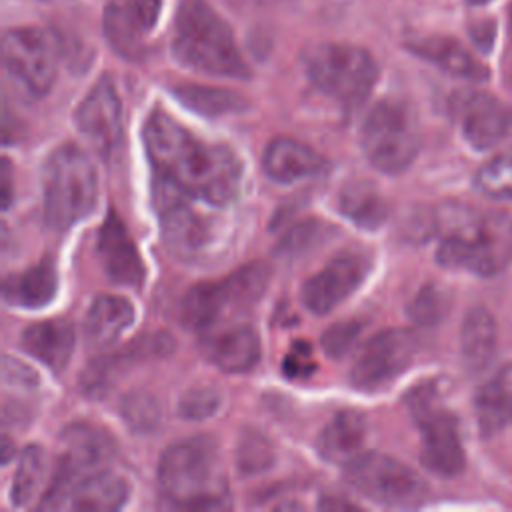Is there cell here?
<instances>
[{
    "instance_id": "cell-13",
    "label": "cell",
    "mask_w": 512,
    "mask_h": 512,
    "mask_svg": "<svg viewBox=\"0 0 512 512\" xmlns=\"http://www.w3.org/2000/svg\"><path fill=\"white\" fill-rule=\"evenodd\" d=\"M410 404L422 434V464L438 476L450 478L460 474L464 470L466 458L458 418L450 410L434 404L430 394L418 392Z\"/></svg>"
},
{
    "instance_id": "cell-3",
    "label": "cell",
    "mask_w": 512,
    "mask_h": 512,
    "mask_svg": "<svg viewBox=\"0 0 512 512\" xmlns=\"http://www.w3.org/2000/svg\"><path fill=\"white\" fill-rule=\"evenodd\" d=\"M158 486L162 496L178 508L228 506V482L216 440L190 436L170 444L158 462Z\"/></svg>"
},
{
    "instance_id": "cell-21",
    "label": "cell",
    "mask_w": 512,
    "mask_h": 512,
    "mask_svg": "<svg viewBox=\"0 0 512 512\" xmlns=\"http://www.w3.org/2000/svg\"><path fill=\"white\" fill-rule=\"evenodd\" d=\"M74 326L64 318H52L34 322L24 328L20 336V346L26 354L36 358L40 364L60 374L74 352Z\"/></svg>"
},
{
    "instance_id": "cell-31",
    "label": "cell",
    "mask_w": 512,
    "mask_h": 512,
    "mask_svg": "<svg viewBox=\"0 0 512 512\" xmlns=\"http://www.w3.org/2000/svg\"><path fill=\"white\" fill-rule=\"evenodd\" d=\"M174 96L190 110L202 116H224L242 112L248 102L232 90L216 88V86H202V84H178Z\"/></svg>"
},
{
    "instance_id": "cell-6",
    "label": "cell",
    "mask_w": 512,
    "mask_h": 512,
    "mask_svg": "<svg viewBox=\"0 0 512 512\" xmlns=\"http://www.w3.org/2000/svg\"><path fill=\"white\" fill-rule=\"evenodd\" d=\"M308 80L326 96L354 108L366 100L378 80L370 52L352 44L320 42L304 52Z\"/></svg>"
},
{
    "instance_id": "cell-1",
    "label": "cell",
    "mask_w": 512,
    "mask_h": 512,
    "mask_svg": "<svg viewBox=\"0 0 512 512\" xmlns=\"http://www.w3.org/2000/svg\"><path fill=\"white\" fill-rule=\"evenodd\" d=\"M142 136L156 176L188 198L212 206H226L238 198L242 162L226 144L200 140L164 110L150 112Z\"/></svg>"
},
{
    "instance_id": "cell-15",
    "label": "cell",
    "mask_w": 512,
    "mask_h": 512,
    "mask_svg": "<svg viewBox=\"0 0 512 512\" xmlns=\"http://www.w3.org/2000/svg\"><path fill=\"white\" fill-rule=\"evenodd\" d=\"M370 256L360 250H346L326 262L302 286V302L312 314H328L352 296L370 274Z\"/></svg>"
},
{
    "instance_id": "cell-36",
    "label": "cell",
    "mask_w": 512,
    "mask_h": 512,
    "mask_svg": "<svg viewBox=\"0 0 512 512\" xmlns=\"http://www.w3.org/2000/svg\"><path fill=\"white\" fill-rule=\"evenodd\" d=\"M362 328H364V324L360 320H344V322H336V324L328 326L320 338L322 350L330 358L346 356L358 342Z\"/></svg>"
},
{
    "instance_id": "cell-7",
    "label": "cell",
    "mask_w": 512,
    "mask_h": 512,
    "mask_svg": "<svg viewBox=\"0 0 512 512\" xmlns=\"http://www.w3.org/2000/svg\"><path fill=\"white\" fill-rule=\"evenodd\" d=\"M360 148L378 172L398 174L406 170L420 150L412 112L400 102H378L362 122Z\"/></svg>"
},
{
    "instance_id": "cell-17",
    "label": "cell",
    "mask_w": 512,
    "mask_h": 512,
    "mask_svg": "<svg viewBox=\"0 0 512 512\" xmlns=\"http://www.w3.org/2000/svg\"><path fill=\"white\" fill-rule=\"evenodd\" d=\"M74 122L92 150L110 158L122 140V102L108 76L100 78L76 106Z\"/></svg>"
},
{
    "instance_id": "cell-29",
    "label": "cell",
    "mask_w": 512,
    "mask_h": 512,
    "mask_svg": "<svg viewBox=\"0 0 512 512\" xmlns=\"http://www.w3.org/2000/svg\"><path fill=\"white\" fill-rule=\"evenodd\" d=\"M462 360L470 372H480L496 352V324L488 310L476 306L464 316L460 330Z\"/></svg>"
},
{
    "instance_id": "cell-20",
    "label": "cell",
    "mask_w": 512,
    "mask_h": 512,
    "mask_svg": "<svg viewBox=\"0 0 512 512\" xmlns=\"http://www.w3.org/2000/svg\"><path fill=\"white\" fill-rule=\"evenodd\" d=\"M128 498V484L114 472L104 468L84 474L74 480L64 498L60 510L80 512H110L124 506Z\"/></svg>"
},
{
    "instance_id": "cell-16",
    "label": "cell",
    "mask_w": 512,
    "mask_h": 512,
    "mask_svg": "<svg viewBox=\"0 0 512 512\" xmlns=\"http://www.w3.org/2000/svg\"><path fill=\"white\" fill-rule=\"evenodd\" d=\"M450 114L464 140L476 150L496 146L512 124V112L496 96L472 88L456 90L450 96Z\"/></svg>"
},
{
    "instance_id": "cell-41",
    "label": "cell",
    "mask_w": 512,
    "mask_h": 512,
    "mask_svg": "<svg viewBox=\"0 0 512 512\" xmlns=\"http://www.w3.org/2000/svg\"><path fill=\"white\" fill-rule=\"evenodd\" d=\"M470 32H472L474 40L482 46V50H488L492 46V38H494V24L492 22H480Z\"/></svg>"
},
{
    "instance_id": "cell-40",
    "label": "cell",
    "mask_w": 512,
    "mask_h": 512,
    "mask_svg": "<svg viewBox=\"0 0 512 512\" xmlns=\"http://www.w3.org/2000/svg\"><path fill=\"white\" fill-rule=\"evenodd\" d=\"M314 360H312V354H310V346L308 344H294L292 350L286 354L284 358V374L290 376V378H304L308 376L310 372H314Z\"/></svg>"
},
{
    "instance_id": "cell-2",
    "label": "cell",
    "mask_w": 512,
    "mask_h": 512,
    "mask_svg": "<svg viewBox=\"0 0 512 512\" xmlns=\"http://www.w3.org/2000/svg\"><path fill=\"white\" fill-rule=\"evenodd\" d=\"M436 260L480 276L500 274L512 262V218L500 210L448 206L438 214Z\"/></svg>"
},
{
    "instance_id": "cell-10",
    "label": "cell",
    "mask_w": 512,
    "mask_h": 512,
    "mask_svg": "<svg viewBox=\"0 0 512 512\" xmlns=\"http://www.w3.org/2000/svg\"><path fill=\"white\" fill-rule=\"evenodd\" d=\"M186 198L184 192L158 176L154 204L160 218L162 240L174 258L196 262L210 252L218 240V230L214 220L192 210Z\"/></svg>"
},
{
    "instance_id": "cell-44",
    "label": "cell",
    "mask_w": 512,
    "mask_h": 512,
    "mask_svg": "<svg viewBox=\"0 0 512 512\" xmlns=\"http://www.w3.org/2000/svg\"><path fill=\"white\" fill-rule=\"evenodd\" d=\"M470 4H486V2H490V0H468Z\"/></svg>"
},
{
    "instance_id": "cell-14",
    "label": "cell",
    "mask_w": 512,
    "mask_h": 512,
    "mask_svg": "<svg viewBox=\"0 0 512 512\" xmlns=\"http://www.w3.org/2000/svg\"><path fill=\"white\" fill-rule=\"evenodd\" d=\"M418 342L406 328H388L374 334L356 358L350 382L358 390H378L398 378L414 360Z\"/></svg>"
},
{
    "instance_id": "cell-12",
    "label": "cell",
    "mask_w": 512,
    "mask_h": 512,
    "mask_svg": "<svg viewBox=\"0 0 512 512\" xmlns=\"http://www.w3.org/2000/svg\"><path fill=\"white\" fill-rule=\"evenodd\" d=\"M62 456L40 508L60 510L68 486L84 474L96 472L112 456V440L92 424L76 422L62 430Z\"/></svg>"
},
{
    "instance_id": "cell-34",
    "label": "cell",
    "mask_w": 512,
    "mask_h": 512,
    "mask_svg": "<svg viewBox=\"0 0 512 512\" xmlns=\"http://www.w3.org/2000/svg\"><path fill=\"white\" fill-rule=\"evenodd\" d=\"M332 232V228L326 222L320 220H304L300 224H296L278 244V254L288 258V256H298L302 252H308L310 248L318 246L324 238H328Z\"/></svg>"
},
{
    "instance_id": "cell-5",
    "label": "cell",
    "mask_w": 512,
    "mask_h": 512,
    "mask_svg": "<svg viewBox=\"0 0 512 512\" xmlns=\"http://www.w3.org/2000/svg\"><path fill=\"white\" fill-rule=\"evenodd\" d=\"M42 184L44 222L54 230H68L96 206V168L88 154L74 144H62L46 158Z\"/></svg>"
},
{
    "instance_id": "cell-18",
    "label": "cell",
    "mask_w": 512,
    "mask_h": 512,
    "mask_svg": "<svg viewBox=\"0 0 512 512\" xmlns=\"http://www.w3.org/2000/svg\"><path fill=\"white\" fill-rule=\"evenodd\" d=\"M162 0H112L104 8L102 30L110 48L126 60H138L154 30Z\"/></svg>"
},
{
    "instance_id": "cell-45",
    "label": "cell",
    "mask_w": 512,
    "mask_h": 512,
    "mask_svg": "<svg viewBox=\"0 0 512 512\" xmlns=\"http://www.w3.org/2000/svg\"><path fill=\"white\" fill-rule=\"evenodd\" d=\"M510 34H512V2H510Z\"/></svg>"
},
{
    "instance_id": "cell-26",
    "label": "cell",
    "mask_w": 512,
    "mask_h": 512,
    "mask_svg": "<svg viewBox=\"0 0 512 512\" xmlns=\"http://www.w3.org/2000/svg\"><path fill=\"white\" fill-rule=\"evenodd\" d=\"M134 320V308L128 298L118 294H100L92 300L86 320L84 338L94 350L116 342Z\"/></svg>"
},
{
    "instance_id": "cell-32",
    "label": "cell",
    "mask_w": 512,
    "mask_h": 512,
    "mask_svg": "<svg viewBox=\"0 0 512 512\" xmlns=\"http://www.w3.org/2000/svg\"><path fill=\"white\" fill-rule=\"evenodd\" d=\"M46 470H48V464H46L44 450L36 444L26 446L18 458L16 472L10 486V500L14 506H26L36 496V492L44 482Z\"/></svg>"
},
{
    "instance_id": "cell-8",
    "label": "cell",
    "mask_w": 512,
    "mask_h": 512,
    "mask_svg": "<svg viewBox=\"0 0 512 512\" xmlns=\"http://www.w3.org/2000/svg\"><path fill=\"white\" fill-rule=\"evenodd\" d=\"M270 278L264 262H252L228 278L216 282H200L192 286L180 306L182 322L192 330H202L214 322L228 308H242L260 298Z\"/></svg>"
},
{
    "instance_id": "cell-42",
    "label": "cell",
    "mask_w": 512,
    "mask_h": 512,
    "mask_svg": "<svg viewBox=\"0 0 512 512\" xmlns=\"http://www.w3.org/2000/svg\"><path fill=\"white\" fill-rule=\"evenodd\" d=\"M2 194H4V208H8L10 204V164L8 160H4V166H2Z\"/></svg>"
},
{
    "instance_id": "cell-28",
    "label": "cell",
    "mask_w": 512,
    "mask_h": 512,
    "mask_svg": "<svg viewBox=\"0 0 512 512\" xmlns=\"http://www.w3.org/2000/svg\"><path fill=\"white\" fill-rule=\"evenodd\" d=\"M476 418L484 434L512 424V362L500 368L476 394Z\"/></svg>"
},
{
    "instance_id": "cell-38",
    "label": "cell",
    "mask_w": 512,
    "mask_h": 512,
    "mask_svg": "<svg viewBox=\"0 0 512 512\" xmlns=\"http://www.w3.org/2000/svg\"><path fill=\"white\" fill-rule=\"evenodd\" d=\"M124 420L136 430H152L158 424V404L148 394H130L122 402Z\"/></svg>"
},
{
    "instance_id": "cell-35",
    "label": "cell",
    "mask_w": 512,
    "mask_h": 512,
    "mask_svg": "<svg viewBox=\"0 0 512 512\" xmlns=\"http://www.w3.org/2000/svg\"><path fill=\"white\" fill-rule=\"evenodd\" d=\"M222 404V392L214 386H200L188 390L180 398L178 412L186 420H204L210 418Z\"/></svg>"
},
{
    "instance_id": "cell-11",
    "label": "cell",
    "mask_w": 512,
    "mask_h": 512,
    "mask_svg": "<svg viewBox=\"0 0 512 512\" xmlns=\"http://www.w3.org/2000/svg\"><path fill=\"white\" fill-rule=\"evenodd\" d=\"M2 60L8 76L28 96L40 98L56 80V50L40 28H12L2 40Z\"/></svg>"
},
{
    "instance_id": "cell-43",
    "label": "cell",
    "mask_w": 512,
    "mask_h": 512,
    "mask_svg": "<svg viewBox=\"0 0 512 512\" xmlns=\"http://www.w3.org/2000/svg\"><path fill=\"white\" fill-rule=\"evenodd\" d=\"M14 450H12V444L8 442V438H4V454H2V462L6 464L8 460H10V454H12Z\"/></svg>"
},
{
    "instance_id": "cell-9",
    "label": "cell",
    "mask_w": 512,
    "mask_h": 512,
    "mask_svg": "<svg viewBox=\"0 0 512 512\" xmlns=\"http://www.w3.org/2000/svg\"><path fill=\"white\" fill-rule=\"evenodd\" d=\"M346 480L362 496L394 508L418 506L428 496V486L416 470L382 452H362L350 460Z\"/></svg>"
},
{
    "instance_id": "cell-30",
    "label": "cell",
    "mask_w": 512,
    "mask_h": 512,
    "mask_svg": "<svg viewBox=\"0 0 512 512\" xmlns=\"http://www.w3.org/2000/svg\"><path fill=\"white\" fill-rule=\"evenodd\" d=\"M338 210L344 218L364 230H376L388 216L386 202L372 182H348L338 196Z\"/></svg>"
},
{
    "instance_id": "cell-37",
    "label": "cell",
    "mask_w": 512,
    "mask_h": 512,
    "mask_svg": "<svg viewBox=\"0 0 512 512\" xmlns=\"http://www.w3.org/2000/svg\"><path fill=\"white\" fill-rule=\"evenodd\" d=\"M272 464V448L270 444L256 432L244 434L238 444V466L246 474H256L266 470Z\"/></svg>"
},
{
    "instance_id": "cell-33",
    "label": "cell",
    "mask_w": 512,
    "mask_h": 512,
    "mask_svg": "<svg viewBox=\"0 0 512 512\" xmlns=\"http://www.w3.org/2000/svg\"><path fill=\"white\" fill-rule=\"evenodd\" d=\"M474 182L486 196L512 200V152L486 162Z\"/></svg>"
},
{
    "instance_id": "cell-4",
    "label": "cell",
    "mask_w": 512,
    "mask_h": 512,
    "mask_svg": "<svg viewBox=\"0 0 512 512\" xmlns=\"http://www.w3.org/2000/svg\"><path fill=\"white\" fill-rule=\"evenodd\" d=\"M172 54L182 66L202 74L250 76L230 26L206 0H180L174 18Z\"/></svg>"
},
{
    "instance_id": "cell-24",
    "label": "cell",
    "mask_w": 512,
    "mask_h": 512,
    "mask_svg": "<svg viewBox=\"0 0 512 512\" xmlns=\"http://www.w3.org/2000/svg\"><path fill=\"white\" fill-rule=\"evenodd\" d=\"M406 46L420 58L432 62L440 70L472 80V82H484L490 76V70L476 58L472 52H468L458 40L450 36L440 34H426L416 36L406 42Z\"/></svg>"
},
{
    "instance_id": "cell-23",
    "label": "cell",
    "mask_w": 512,
    "mask_h": 512,
    "mask_svg": "<svg viewBox=\"0 0 512 512\" xmlns=\"http://www.w3.org/2000/svg\"><path fill=\"white\" fill-rule=\"evenodd\" d=\"M204 356L222 372H248L260 360V338L252 326H230L202 340Z\"/></svg>"
},
{
    "instance_id": "cell-39",
    "label": "cell",
    "mask_w": 512,
    "mask_h": 512,
    "mask_svg": "<svg viewBox=\"0 0 512 512\" xmlns=\"http://www.w3.org/2000/svg\"><path fill=\"white\" fill-rule=\"evenodd\" d=\"M440 310H442V300H440L438 292L432 286H426L412 300L408 312H410L414 322L432 324V322H436L440 318Z\"/></svg>"
},
{
    "instance_id": "cell-22",
    "label": "cell",
    "mask_w": 512,
    "mask_h": 512,
    "mask_svg": "<svg viewBox=\"0 0 512 512\" xmlns=\"http://www.w3.org/2000/svg\"><path fill=\"white\" fill-rule=\"evenodd\" d=\"M324 166L326 160L314 148L288 136L270 140L262 156V168L266 176L280 184H292L310 178Z\"/></svg>"
},
{
    "instance_id": "cell-25",
    "label": "cell",
    "mask_w": 512,
    "mask_h": 512,
    "mask_svg": "<svg viewBox=\"0 0 512 512\" xmlns=\"http://www.w3.org/2000/svg\"><path fill=\"white\" fill-rule=\"evenodd\" d=\"M368 434L366 418L356 410L336 412L318 434V454L330 464H348L364 450Z\"/></svg>"
},
{
    "instance_id": "cell-19",
    "label": "cell",
    "mask_w": 512,
    "mask_h": 512,
    "mask_svg": "<svg viewBox=\"0 0 512 512\" xmlns=\"http://www.w3.org/2000/svg\"><path fill=\"white\" fill-rule=\"evenodd\" d=\"M96 254L106 276L122 286L140 288L144 282V262L128 234L122 218L110 210L98 230Z\"/></svg>"
},
{
    "instance_id": "cell-27",
    "label": "cell",
    "mask_w": 512,
    "mask_h": 512,
    "mask_svg": "<svg viewBox=\"0 0 512 512\" xmlns=\"http://www.w3.org/2000/svg\"><path fill=\"white\" fill-rule=\"evenodd\" d=\"M58 290V272L52 258H42L24 272L4 280V300L18 308H42L54 300Z\"/></svg>"
}]
</instances>
